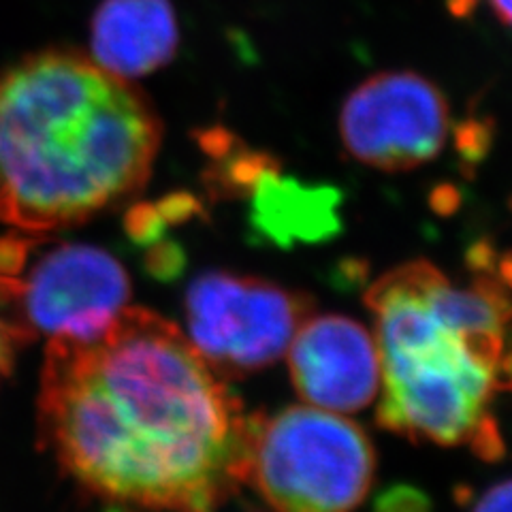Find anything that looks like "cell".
Instances as JSON below:
<instances>
[{"label": "cell", "mask_w": 512, "mask_h": 512, "mask_svg": "<svg viewBox=\"0 0 512 512\" xmlns=\"http://www.w3.org/2000/svg\"><path fill=\"white\" fill-rule=\"evenodd\" d=\"M37 408L41 444L101 498L214 512L244 483L242 402L146 308H124L88 340L50 338Z\"/></svg>", "instance_id": "obj_1"}, {"label": "cell", "mask_w": 512, "mask_h": 512, "mask_svg": "<svg viewBox=\"0 0 512 512\" xmlns=\"http://www.w3.org/2000/svg\"><path fill=\"white\" fill-rule=\"evenodd\" d=\"M163 126L150 99L75 50L0 73V222L60 231L148 184Z\"/></svg>", "instance_id": "obj_2"}, {"label": "cell", "mask_w": 512, "mask_h": 512, "mask_svg": "<svg viewBox=\"0 0 512 512\" xmlns=\"http://www.w3.org/2000/svg\"><path fill=\"white\" fill-rule=\"evenodd\" d=\"M431 265H399L365 295L380 355L378 423L414 442L498 459L504 440L491 402L504 391L500 363L431 299Z\"/></svg>", "instance_id": "obj_3"}, {"label": "cell", "mask_w": 512, "mask_h": 512, "mask_svg": "<svg viewBox=\"0 0 512 512\" xmlns=\"http://www.w3.org/2000/svg\"><path fill=\"white\" fill-rule=\"evenodd\" d=\"M374 476L372 440L340 414L314 406L248 414L244 483L276 512H355Z\"/></svg>", "instance_id": "obj_4"}, {"label": "cell", "mask_w": 512, "mask_h": 512, "mask_svg": "<svg viewBox=\"0 0 512 512\" xmlns=\"http://www.w3.org/2000/svg\"><path fill=\"white\" fill-rule=\"evenodd\" d=\"M184 308L190 344L224 380L274 365L314 310L306 293L229 271L192 280Z\"/></svg>", "instance_id": "obj_5"}, {"label": "cell", "mask_w": 512, "mask_h": 512, "mask_svg": "<svg viewBox=\"0 0 512 512\" xmlns=\"http://www.w3.org/2000/svg\"><path fill=\"white\" fill-rule=\"evenodd\" d=\"M131 297L126 269L109 252L58 244L26 278L0 276V318L15 342L37 335L88 340L109 327Z\"/></svg>", "instance_id": "obj_6"}, {"label": "cell", "mask_w": 512, "mask_h": 512, "mask_svg": "<svg viewBox=\"0 0 512 512\" xmlns=\"http://www.w3.org/2000/svg\"><path fill=\"white\" fill-rule=\"evenodd\" d=\"M451 111L442 90L414 71H384L348 94L340 116L346 152L380 171H410L446 143Z\"/></svg>", "instance_id": "obj_7"}, {"label": "cell", "mask_w": 512, "mask_h": 512, "mask_svg": "<svg viewBox=\"0 0 512 512\" xmlns=\"http://www.w3.org/2000/svg\"><path fill=\"white\" fill-rule=\"evenodd\" d=\"M288 372L308 406L359 412L380 395V355L374 335L342 314L308 316L288 346Z\"/></svg>", "instance_id": "obj_8"}, {"label": "cell", "mask_w": 512, "mask_h": 512, "mask_svg": "<svg viewBox=\"0 0 512 512\" xmlns=\"http://www.w3.org/2000/svg\"><path fill=\"white\" fill-rule=\"evenodd\" d=\"M178 45L171 0H103L92 15V62L126 82L167 67Z\"/></svg>", "instance_id": "obj_9"}, {"label": "cell", "mask_w": 512, "mask_h": 512, "mask_svg": "<svg viewBox=\"0 0 512 512\" xmlns=\"http://www.w3.org/2000/svg\"><path fill=\"white\" fill-rule=\"evenodd\" d=\"M252 239L278 248L316 244L342 231L338 186L301 182L282 167L267 171L248 195Z\"/></svg>", "instance_id": "obj_10"}, {"label": "cell", "mask_w": 512, "mask_h": 512, "mask_svg": "<svg viewBox=\"0 0 512 512\" xmlns=\"http://www.w3.org/2000/svg\"><path fill=\"white\" fill-rule=\"evenodd\" d=\"M278 167L280 160L274 154L252 150L239 139L229 152L210 158V165L205 167L201 180L212 201L248 199L263 175Z\"/></svg>", "instance_id": "obj_11"}, {"label": "cell", "mask_w": 512, "mask_h": 512, "mask_svg": "<svg viewBox=\"0 0 512 512\" xmlns=\"http://www.w3.org/2000/svg\"><path fill=\"white\" fill-rule=\"evenodd\" d=\"M493 135V120L489 118H466L455 128V150L463 167L474 169L485 160L493 146Z\"/></svg>", "instance_id": "obj_12"}, {"label": "cell", "mask_w": 512, "mask_h": 512, "mask_svg": "<svg viewBox=\"0 0 512 512\" xmlns=\"http://www.w3.org/2000/svg\"><path fill=\"white\" fill-rule=\"evenodd\" d=\"M167 222L156 210V203H133L124 212V231L137 246H152L167 233Z\"/></svg>", "instance_id": "obj_13"}, {"label": "cell", "mask_w": 512, "mask_h": 512, "mask_svg": "<svg viewBox=\"0 0 512 512\" xmlns=\"http://www.w3.org/2000/svg\"><path fill=\"white\" fill-rule=\"evenodd\" d=\"M143 263H146L150 276H154L156 280L169 282L182 276V271L186 269V252L180 244L163 237L160 242L148 246L146 261Z\"/></svg>", "instance_id": "obj_14"}, {"label": "cell", "mask_w": 512, "mask_h": 512, "mask_svg": "<svg viewBox=\"0 0 512 512\" xmlns=\"http://www.w3.org/2000/svg\"><path fill=\"white\" fill-rule=\"evenodd\" d=\"M156 210L167 222V227H171V224H184L195 218H203L205 203L197 195H192V192L178 190V192H169V195H165L163 199H158Z\"/></svg>", "instance_id": "obj_15"}, {"label": "cell", "mask_w": 512, "mask_h": 512, "mask_svg": "<svg viewBox=\"0 0 512 512\" xmlns=\"http://www.w3.org/2000/svg\"><path fill=\"white\" fill-rule=\"evenodd\" d=\"M41 239L43 237H22L18 233L0 237V276H20L28 263V256L41 244Z\"/></svg>", "instance_id": "obj_16"}, {"label": "cell", "mask_w": 512, "mask_h": 512, "mask_svg": "<svg viewBox=\"0 0 512 512\" xmlns=\"http://www.w3.org/2000/svg\"><path fill=\"white\" fill-rule=\"evenodd\" d=\"M376 512H429V500L419 491L397 487L382 495Z\"/></svg>", "instance_id": "obj_17"}, {"label": "cell", "mask_w": 512, "mask_h": 512, "mask_svg": "<svg viewBox=\"0 0 512 512\" xmlns=\"http://www.w3.org/2000/svg\"><path fill=\"white\" fill-rule=\"evenodd\" d=\"M472 512H512V478L489 487L476 500Z\"/></svg>", "instance_id": "obj_18"}, {"label": "cell", "mask_w": 512, "mask_h": 512, "mask_svg": "<svg viewBox=\"0 0 512 512\" xmlns=\"http://www.w3.org/2000/svg\"><path fill=\"white\" fill-rule=\"evenodd\" d=\"M18 344L13 340V335L7 327V323L0 318V378H3L9 372L11 365V355H13V346Z\"/></svg>", "instance_id": "obj_19"}, {"label": "cell", "mask_w": 512, "mask_h": 512, "mask_svg": "<svg viewBox=\"0 0 512 512\" xmlns=\"http://www.w3.org/2000/svg\"><path fill=\"white\" fill-rule=\"evenodd\" d=\"M459 203V195L453 186H440V190H436L434 195V207L440 210L442 214H448L453 207Z\"/></svg>", "instance_id": "obj_20"}, {"label": "cell", "mask_w": 512, "mask_h": 512, "mask_svg": "<svg viewBox=\"0 0 512 512\" xmlns=\"http://www.w3.org/2000/svg\"><path fill=\"white\" fill-rule=\"evenodd\" d=\"M493 13L498 15L500 22L512 28V0H489Z\"/></svg>", "instance_id": "obj_21"}, {"label": "cell", "mask_w": 512, "mask_h": 512, "mask_svg": "<svg viewBox=\"0 0 512 512\" xmlns=\"http://www.w3.org/2000/svg\"><path fill=\"white\" fill-rule=\"evenodd\" d=\"M448 5H451L455 15H461L463 18V15H468L474 9L476 0H448Z\"/></svg>", "instance_id": "obj_22"}]
</instances>
